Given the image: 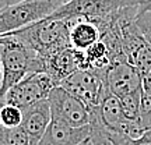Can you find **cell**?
I'll return each mask as SVG.
<instances>
[{
    "instance_id": "obj_1",
    "label": "cell",
    "mask_w": 151,
    "mask_h": 145,
    "mask_svg": "<svg viewBox=\"0 0 151 145\" xmlns=\"http://www.w3.org/2000/svg\"><path fill=\"white\" fill-rule=\"evenodd\" d=\"M1 98L28 75L45 73V59L14 35L0 36Z\"/></svg>"
},
{
    "instance_id": "obj_2",
    "label": "cell",
    "mask_w": 151,
    "mask_h": 145,
    "mask_svg": "<svg viewBox=\"0 0 151 145\" xmlns=\"http://www.w3.org/2000/svg\"><path fill=\"white\" fill-rule=\"evenodd\" d=\"M6 35L20 38L43 59L71 48L70 28L63 20L45 18L37 24Z\"/></svg>"
},
{
    "instance_id": "obj_3",
    "label": "cell",
    "mask_w": 151,
    "mask_h": 145,
    "mask_svg": "<svg viewBox=\"0 0 151 145\" xmlns=\"http://www.w3.org/2000/svg\"><path fill=\"white\" fill-rule=\"evenodd\" d=\"M144 1L146 0H70L69 3L60 6L48 18L67 20L73 17H80L90 21L99 22L124 9L140 7Z\"/></svg>"
},
{
    "instance_id": "obj_4",
    "label": "cell",
    "mask_w": 151,
    "mask_h": 145,
    "mask_svg": "<svg viewBox=\"0 0 151 145\" xmlns=\"http://www.w3.org/2000/svg\"><path fill=\"white\" fill-rule=\"evenodd\" d=\"M59 7V4L49 0H24L0 9V36L42 21Z\"/></svg>"
},
{
    "instance_id": "obj_5",
    "label": "cell",
    "mask_w": 151,
    "mask_h": 145,
    "mask_svg": "<svg viewBox=\"0 0 151 145\" xmlns=\"http://www.w3.org/2000/svg\"><path fill=\"white\" fill-rule=\"evenodd\" d=\"M63 89L78 98L88 108H98L108 94V86L105 80V73L87 69L78 70L69 75L59 84Z\"/></svg>"
},
{
    "instance_id": "obj_6",
    "label": "cell",
    "mask_w": 151,
    "mask_h": 145,
    "mask_svg": "<svg viewBox=\"0 0 151 145\" xmlns=\"http://www.w3.org/2000/svg\"><path fill=\"white\" fill-rule=\"evenodd\" d=\"M56 86H59L56 81L46 73L31 74L20 84L13 86L1 98V101L3 105H11L24 110L43 99H48Z\"/></svg>"
},
{
    "instance_id": "obj_7",
    "label": "cell",
    "mask_w": 151,
    "mask_h": 145,
    "mask_svg": "<svg viewBox=\"0 0 151 145\" xmlns=\"http://www.w3.org/2000/svg\"><path fill=\"white\" fill-rule=\"evenodd\" d=\"M48 99L50 103L52 119L76 129L90 126L92 109L88 108L84 102H81L78 98L69 94L62 86H56Z\"/></svg>"
},
{
    "instance_id": "obj_8",
    "label": "cell",
    "mask_w": 151,
    "mask_h": 145,
    "mask_svg": "<svg viewBox=\"0 0 151 145\" xmlns=\"http://www.w3.org/2000/svg\"><path fill=\"white\" fill-rule=\"evenodd\" d=\"M92 109L97 114V117L99 119V121L102 123V126L111 133L127 135L133 140H137L144 135L143 131L139 129V126L127 121V119L124 117L120 99L111 92L105 95L104 101L98 108Z\"/></svg>"
},
{
    "instance_id": "obj_9",
    "label": "cell",
    "mask_w": 151,
    "mask_h": 145,
    "mask_svg": "<svg viewBox=\"0 0 151 145\" xmlns=\"http://www.w3.org/2000/svg\"><path fill=\"white\" fill-rule=\"evenodd\" d=\"M105 80L108 91L119 99L143 89L140 71L126 59L115 60L105 73Z\"/></svg>"
},
{
    "instance_id": "obj_10",
    "label": "cell",
    "mask_w": 151,
    "mask_h": 145,
    "mask_svg": "<svg viewBox=\"0 0 151 145\" xmlns=\"http://www.w3.org/2000/svg\"><path fill=\"white\" fill-rule=\"evenodd\" d=\"M87 69H88V63H87L86 53L78 52L73 48L66 49L63 52H59L45 59V73L50 75L58 85L73 73L78 70H87Z\"/></svg>"
},
{
    "instance_id": "obj_11",
    "label": "cell",
    "mask_w": 151,
    "mask_h": 145,
    "mask_svg": "<svg viewBox=\"0 0 151 145\" xmlns=\"http://www.w3.org/2000/svg\"><path fill=\"white\" fill-rule=\"evenodd\" d=\"M21 127L29 135L31 145H39L43 135L52 123V110L49 99H43L29 108L24 109Z\"/></svg>"
},
{
    "instance_id": "obj_12",
    "label": "cell",
    "mask_w": 151,
    "mask_h": 145,
    "mask_svg": "<svg viewBox=\"0 0 151 145\" xmlns=\"http://www.w3.org/2000/svg\"><path fill=\"white\" fill-rule=\"evenodd\" d=\"M91 138V127H70L66 123L52 119L39 145H86Z\"/></svg>"
},
{
    "instance_id": "obj_13",
    "label": "cell",
    "mask_w": 151,
    "mask_h": 145,
    "mask_svg": "<svg viewBox=\"0 0 151 145\" xmlns=\"http://www.w3.org/2000/svg\"><path fill=\"white\" fill-rule=\"evenodd\" d=\"M63 21L67 22V25L70 28L71 48L76 50L86 53L88 49H91L95 43L101 41L102 34L97 22L80 18V17L67 18Z\"/></svg>"
},
{
    "instance_id": "obj_14",
    "label": "cell",
    "mask_w": 151,
    "mask_h": 145,
    "mask_svg": "<svg viewBox=\"0 0 151 145\" xmlns=\"http://www.w3.org/2000/svg\"><path fill=\"white\" fill-rule=\"evenodd\" d=\"M141 99H143V89L134 92V94H130V95L124 98H120V103H122V108H123L124 117L127 119V121L136 124V126H139ZM139 129H140V126H139Z\"/></svg>"
},
{
    "instance_id": "obj_15",
    "label": "cell",
    "mask_w": 151,
    "mask_h": 145,
    "mask_svg": "<svg viewBox=\"0 0 151 145\" xmlns=\"http://www.w3.org/2000/svg\"><path fill=\"white\" fill-rule=\"evenodd\" d=\"M0 145H31L29 135L25 133L22 127L16 129H0Z\"/></svg>"
},
{
    "instance_id": "obj_16",
    "label": "cell",
    "mask_w": 151,
    "mask_h": 145,
    "mask_svg": "<svg viewBox=\"0 0 151 145\" xmlns=\"http://www.w3.org/2000/svg\"><path fill=\"white\" fill-rule=\"evenodd\" d=\"M90 127H91V138L86 145H113L109 140V131L99 121V119L97 117L94 109H92Z\"/></svg>"
},
{
    "instance_id": "obj_17",
    "label": "cell",
    "mask_w": 151,
    "mask_h": 145,
    "mask_svg": "<svg viewBox=\"0 0 151 145\" xmlns=\"http://www.w3.org/2000/svg\"><path fill=\"white\" fill-rule=\"evenodd\" d=\"M22 117L24 113L20 108L11 106V105H3V108L0 110V121L3 127L7 129H16V127H21Z\"/></svg>"
},
{
    "instance_id": "obj_18",
    "label": "cell",
    "mask_w": 151,
    "mask_h": 145,
    "mask_svg": "<svg viewBox=\"0 0 151 145\" xmlns=\"http://www.w3.org/2000/svg\"><path fill=\"white\" fill-rule=\"evenodd\" d=\"M137 27L140 29L141 35L144 36L147 43L151 46V13H144V14H139L136 18Z\"/></svg>"
},
{
    "instance_id": "obj_19",
    "label": "cell",
    "mask_w": 151,
    "mask_h": 145,
    "mask_svg": "<svg viewBox=\"0 0 151 145\" xmlns=\"http://www.w3.org/2000/svg\"><path fill=\"white\" fill-rule=\"evenodd\" d=\"M20 1H24V0H0V9H4V7H9V6H13V4H17ZM49 1H55L56 4L59 6H63L66 3H69L70 0H49Z\"/></svg>"
},
{
    "instance_id": "obj_20",
    "label": "cell",
    "mask_w": 151,
    "mask_h": 145,
    "mask_svg": "<svg viewBox=\"0 0 151 145\" xmlns=\"http://www.w3.org/2000/svg\"><path fill=\"white\" fill-rule=\"evenodd\" d=\"M144 13H151V0H146L139 9V14H144Z\"/></svg>"
}]
</instances>
